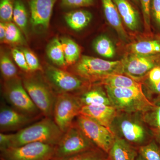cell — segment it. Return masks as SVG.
Here are the masks:
<instances>
[{
	"mask_svg": "<svg viewBox=\"0 0 160 160\" xmlns=\"http://www.w3.org/2000/svg\"><path fill=\"white\" fill-rule=\"evenodd\" d=\"M132 1L136 4H138L140 2L139 0H132Z\"/></svg>",
	"mask_w": 160,
	"mask_h": 160,
	"instance_id": "43",
	"label": "cell"
},
{
	"mask_svg": "<svg viewBox=\"0 0 160 160\" xmlns=\"http://www.w3.org/2000/svg\"><path fill=\"white\" fill-rule=\"evenodd\" d=\"M121 18L132 31L137 30L139 26L138 12L128 0H113Z\"/></svg>",
	"mask_w": 160,
	"mask_h": 160,
	"instance_id": "20",
	"label": "cell"
},
{
	"mask_svg": "<svg viewBox=\"0 0 160 160\" xmlns=\"http://www.w3.org/2000/svg\"><path fill=\"white\" fill-rule=\"evenodd\" d=\"M0 69L4 81L12 79L18 77L17 68L6 52H1Z\"/></svg>",
	"mask_w": 160,
	"mask_h": 160,
	"instance_id": "29",
	"label": "cell"
},
{
	"mask_svg": "<svg viewBox=\"0 0 160 160\" xmlns=\"http://www.w3.org/2000/svg\"><path fill=\"white\" fill-rule=\"evenodd\" d=\"M145 79L146 81H143L142 83L144 82L146 83V88L156 86L160 82V66H156L152 68Z\"/></svg>",
	"mask_w": 160,
	"mask_h": 160,
	"instance_id": "37",
	"label": "cell"
},
{
	"mask_svg": "<svg viewBox=\"0 0 160 160\" xmlns=\"http://www.w3.org/2000/svg\"><path fill=\"white\" fill-rule=\"evenodd\" d=\"M92 14L86 9H76L65 11L64 19L69 28L75 31L82 30L91 22Z\"/></svg>",
	"mask_w": 160,
	"mask_h": 160,
	"instance_id": "19",
	"label": "cell"
},
{
	"mask_svg": "<svg viewBox=\"0 0 160 160\" xmlns=\"http://www.w3.org/2000/svg\"><path fill=\"white\" fill-rule=\"evenodd\" d=\"M104 15L108 22L115 30L120 38L127 41L128 36L123 27L122 19L113 0H101Z\"/></svg>",
	"mask_w": 160,
	"mask_h": 160,
	"instance_id": "17",
	"label": "cell"
},
{
	"mask_svg": "<svg viewBox=\"0 0 160 160\" xmlns=\"http://www.w3.org/2000/svg\"><path fill=\"white\" fill-rule=\"evenodd\" d=\"M30 12L27 0H15L13 21L20 29L26 33Z\"/></svg>",
	"mask_w": 160,
	"mask_h": 160,
	"instance_id": "23",
	"label": "cell"
},
{
	"mask_svg": "<svg viewBox=\"0 0 160 160\" xmlns=\"http://www.w3.org/2000/svg\"><path fill=\"white\" fill-rule=\"evenodd\" d=\"M46 53L52 62L59 67L67 66L61 40L54 38L50 41L46 48Z\"/></svg>",
	"mask_w": 160,
	"mask_h": 160,
	"instance_id": "25",
	"label": "cell"
},
{
	"mask_svg": "<svg viewBox=\"0 0 160 160\" xmlns=\"http://www.w3.org/2000/svg\"><path fill=\"white\" fill-rule=\"evenodd\" d=\"M104 87L112 106L118 111L144 112L155 105L146 97L143 89Z\"/></svg>",
	"mask_w": 160,
	"mask_h": 160,
	"instance_id": "4",
	"label": "cell"
},
{
	"mask_svg": "<svg viewBox=\"0 0 160 160\" xmlns=\"http://www.w3.org/2000/svg\"><path fill=\"white\" fill-rule=\"evenodd\" d=\"M6 33V23L1 22L0 23V40L1 42H5Z\"/></svg>",
	"mask_w": 160,
	"mask_h": 160,
	"instance_id": "41",
	"label": "cell"
},
{
	"mask_svg": "<svg viewBox=\"0 0 160 160\" xmlns=\"http://www.w3.org/2000/svg\"><path fill=\"white\" fill-rule=\"evenodd\" d=\"M74 122L98 147L108 153L115 140L111 130L94 120L82 114Z\"/></svg>",
	"mask_w": 160,
	"mask_h": 160,
	"instance_id": "11",
	"label": "cell"
},
{
	"mask_svg": "<svg viewBox=\"0 0 160 160\" xmlns=\"http://www.w3.org/2000/svg\"><path fill=\"white\" fill-rule=\"evenodd\" d=\"M108 154L98 147L66 157L53 160H107Z\"/></svg>",
	"mask_w": 160,
	"mask_h": 160,
	"instance_id": "27",
	"label": "cell"
},
{
	"mask_svg": "<svg viewBox=\"0 0 160 160\" xmlns=\"http://www.w3.org/2000/svg\"><path fill=\"white\" fill-rule=\"evenodd\" d=\"M72 73L91 85L99 84L109 76L123 74L122 63L83 55L75 64Z\"/></svg>",
	"mask_w": 160,
	"mask_h": 160,
	"instance_id": "3",
	"label": "cell"
},
{
	"mask_svg": "<svg viewBox=\"0 0 160 160\" xmlns=\"http://www.w3.org/2000/svg\"><path fill=\"white\" fill-rule=\"evenodd\" d=\"M136 160H146V159L142 155L140 154L139 153H138V155L136 159Z\"/></svg>",
	"mask_w": 160,
	"mask_h": 160,
	"instance_id": "42",
	"label": "cell"
},
{
	"mask_svg": "<svg viewBox=\"0 0 160 160\" xmlns=\"http://www.w3.org/2000/svg\"><path fill=\"white\" fill-rule=\"evenodd\" d=\"M45 74L57 95L64 93L78 95L91 85L72 72L53 66H47Z\"/></svg>",
	"mask_w": 160,
	"mask_h": 160,
	"instance_id": "7",
	"label": "cell"
},
{
	"mask_svg": "<svg viewBox=\"0 0 160 160\" xmlns=\"http://www.w3.org/2000/svg\"><path fill=\"white\" fill-rule=\"evenodd\" d=\"M93 48L98 54L104 57L111 58L115 54V48L113 43L106 36L98 38L93 43Z\"/></svg>",
	"mask_w": 160,
	"mask_h": 160,
	"instance_id": "28",
	"label": "cell"
},
{
	"mask_svg": "<svg viewBox=\"0 0 160 160\" xmlns=\"http://www.w3.org/2000/svg\"><path fill=\"white\" fill-rule=\"evenodd\" d=\"M15 0H0L1 22L8 23L13 20Z\"/></svg>",
	"mask_w": 160,
	"mask_h": 160,
	"instance_id": "33",
	"label": "cell"
},
{
	"mask_svg": "<svg viewBox=\"0 0 160 160\" xmlns=\"http://www.w3.org/2000/svg\"><path fill=\"white\" fill-rule=\"evenodd\" d=\"M122 61L123 74L142 83L152 68L160 66V54L144 56L132 53Z\"/></svg>",
	"mask_w": 160,
	"mask_h": 160,
	"instance_id": "12",
	"label": "cell"
},
{
	"mask_svg": "<svg viewBox=\"0 0 160 160\" xmlns=\"http://www.w3.org/2000/svg\"><path fill=\"white\" fill-rule=\"evenodd\" d=\"M64 133L53 118L45 117L15 133H12L9 147L36 142L56 146Z\"/></svg>",
	"mask_w": 160,
	"mask_h": 160,
	"instance_id": "2",
	"label": "cell"
},
{
	"mask_svg": "<svg viewBox=\"0 0 160 160\" xmlns=\"http://www.w3.org/2000/svg\"><path fill=\"white\" fill-rule=\"evenodd\" d=\"M1 160H5L3 159H2V158H1Z\"/></svg>",
	"mask_w": 160,
	"mask_h": 160,
	"instance_id": "44",
	"label": "cell"
},
{
	"mask_svg": "<svg viewBox=\"0 0 160 160\" xmlns=\"http://www.w3.org/2000/svg\"><path fill=\"white\" fill-rule=\"evenodd\" d=\"M152 0H139L142 12L144 26L147 34L151 35L152 34L151 27V13L150 6Z\"/></svg>",
	"mask_w": 160,
	"mask_h": 160,
	"instance_id": "34",
	"label": "cell"
},
{
	"mask_svg": "<svg viewBox=\"0 0 160 160\" xmlns=\"http://www.w3.org/2000/svg\"><path fill=\"white\" fill-rule=\"evenodd\" d=\"M138 150L146 160H160V146L154 140Z\"/></svg>",
	"mask_w": 160,
	"mask_h": 160,
	"instance_id": "32",
	"label": "cell"
},
{
	"mask_svg": "<svg viewBox=\"0 0 160 160\" xmlns=\"http://www.w3.org/2000/svg\"><path fill=\"white\" fill-rule=\"evenodd\" d=\"M2 92L9 106L17 110L31 116L42 115L32 101L23 86L22 80L19 77L5 81Z\"/></svg>",
	"mask_w": 160,
	"mask_h": 160,
	"instance_id": "6",
	"label": "cell"
},
{
	"mask_svg": "<svg viewBox=\"0 0 160 160\" xmlns=\"http://www.w3.org/2000/svg\"><path fill=\"white\" fill-rule=\"evenodd\" d=\"M58 0H27L32 28L45 31L49 27L53 9Z\"/></svg>",
	"mask_w": 160,
	"mask_h": 160,
	"instance_id": "13",
	"label": "cell"
},
{
	"mask_svg": "<svg viewBox=\"0 0 160 160\" xmlns=\"http://www.w3.org/2000/svg\"><path fill=\"white\" fill-rule=\"evenodd\" d=\"M83 106L77 95L60 93L57 95L52 118L63 132L72 125L80 114Z\"/></svg>",
	"mask_w": 160,
	"mask_h": 160,
	"instance_id": "9",
	"label": "cell"
},
{
	"mask_svg": "<svg viewBox=\"0 0 160 160\" xmlns=\"http://www.w3.org/2000/svg\"><path fill=\"white\" fill-rule=\"evenodd\" d=\"M26 57L27 65L29 67L30 72L38 71H42V69L40 65L39 61L34 53L29 49L24 48L22 49Z\"/></svg>",
	"mask_w": 160,
	"mask_h": 160,
	"instance_id": "35",
	"label": "cell"
},
{
	"mask_svg": "<svg viewBox=\"0 0 160 160\" xmlns=\"http://www.w3.org/2000/svg\"><path fill=\"white\" fill-rule=\"evenodd\" d=\"M61 42L67 66L76 64L80 58L81 49L79 46L74 41L69 38H63Z\"/></svg>",
	"mask_w": 160,
	"mask_h": 160,
	"instance_id": "26",
	"label": "cell"
},
{
	"mask_svg": "<svg viewBox=\"0 0 160 160\" xmlns=\"http://www.w3.org/2000/svg\"><path fill=\"white\" fill-rule=\"evenodd\" d=\"M155 104L152 109L143 112V116L153 140L160 146V101Z\"/></svg>",
	"mask_w": 160,
	"mask_h": 160,
	"instance_id": "22",
	"label": "cell"
},
{
	"mask_svg": "<svg viewBox=\"0 0 160 160\" xmlns=\"http://www.w3.org/2000/svg\"><path fill=\"white\" fill-rule=\"evenodd\" d=\"M57 3L63 11L89 7L93 6L94 0H58Z\"/></svg>",
	"mask_w": 160,
	"mask_h": 160,
	"instance_id": "31",
	"label": "cell"
},
{
	"mask_svg": "<svg viewBox=\"0 0 160 160\" xmlns=\"http://www.w3.org/2000/svg\"><path fill=\"white\" fill-rule=\"evenodd\" d=\"M110 129L115 138L125 140L138 149L153 140L143 112L118 111Z\"/></svg>",
	"mask_w": 160,
	"mask_h": 160,
	"instance_id": "1",
	"label": "cell"
},
{
	"mask_svg": "<svg viewBox=\"0 0 160 160\" xmlns=\"http://www.w3.org/2000/svg\"><path fill=\"white\" fill-rule=\"evenodd\" d=\"M55 146L36 142L1 151V158L5 160H53Z\"/></svg>",
	"mask_w": 160,
	"mask_h": 160,
	"instance_id": "10",
	"label": "cell"
},
{
	"mask_svg": "<svg viewBox=\"0 0 160 160\" xmlns=\"http://www.w3.org/2000/svg\"><path fill=\"white\" fill-rule=\"evenodd\" d=\"M6 33L5 42L17 45L23 43L24 39L20 29L12 22L6 23Z\"/></svg>",
	"mask_w": 160,
	"mask_h": 160,
	"instance_id": "30",
	"label": "cell"
},
{
	"mask_svg": "<svg viewBox=\"0 0 160 160\" xmlns=\"http://www.w3.org/2000/svg\"><path fill=\"white\" fill-rule=\"evenodd\" d=\"M97 147L74 122L56 146L55 158L70 156Z\"/></svg>",
	"mask_w": 160,
	"mask_h": 160,
	"instance_id": "8",
	"label": "cell"
},
{
	"mask_svg": "<svg viewBox=\"0 0 160 160\" xmlns=\"http://www.w3.org/2000/svg\"><path fill=\"white\" fill-rule=\"evenodd\" d=\"M144 92L152 102L155 103L160 101V82L154 87L146 88Z\"/></svg>",
	"mask_w": 160,
	"mask_h": 160,
	"instance_id": "39",
	"label": "cell"
},
{
	"mask_svg": "<svg viewBox=\"0 0 160 160\" xmlns=\"http://www.w3.org/2000/svg\"><path fill=\"white\" fill-rule=\"evenodd\" d=\"M117 112V110L112 106L90 105L83 106L80 114L91 118L110 129V126Z\"/></svg>",
	"mask_w": 160,
	"mask_h": 160,
	"instance_id": "15",
	"label": "cell"
},
{
	"mask_svg": "<svg viewBox=\"0 0 160 160\" xmlns=\"http://www.w3.org/2000/svg\"><path fill=\"white\" fill-rule=\"evenodd\" d=\"M23 86L32 101L45 117L52 118L57 94L39 77L27 76L22 80Z\"/></svg>",
	"mask_w": 160,
	"mask_h": 160,
	"instance_id": "5",
	"label": "cell"
},
{
	"mask_svg": "<svg viewBox=\"0 0 160 160\" xmlns=\"http://www.w3.org/2000/svg\"><path fill=\"white\" fill-rule=\"evenodd\" d=\"M102 85L93 84L77 95L83 106L105 105L112 106L105 87Z\"/></svg>",
	"mask_w": 160,
	"mask_h": 160,
	"instance_id": "16",
	"label": "cell"
},
{
	"mask_svg": "<svg viewBox=\"0 0 160 160\" xmlns=\"http://www.w3.org/2000/svg\"><path fill=\"white\" fill-rule=\"evenodd\" d=\"M138 153V149L125 140L115 138L107 160H136Z\"/></svg>",
	"mask_w": 160,
	"mask_h": 160,
	"instance_id": "18",
	"label": "cell"
},
{
	"mask_svg": "<svg viewBox=\"0 0 160 160\" xmlns=\"http://www.w3.org/2000/svg\"><path fill=\"white\" fill-rule=\"evenodd\" d=\"M39 117L25 114L9 105L2 103L0 107V131L6 133L9 131H19Z\"/></svg>",
	"mask_w": 160,
	"mask_h": 160,
	"instance_id": "14",
	"label": "cell"
},
{
	"mask_svg": "<svg viewBox=\"0 0 160 160\" xmlns=\"http://www.w3.org/2000/svg\"><path fill=\"white\" fill-rule=\"evenodd\" d=\"M132 53L144 56L160 54V39L141 41L133 43L130 46Z\"/></svg>",
	"mask_w": 160,
	"mask_h": 160,
	"instance_id": "24",
	"label": "cell"
},
{
	"mask_svg": "<svg viewBox=\"0 0 160 160\" xmlns=\"http://www.w3.org/2000/svg\"><path fill=\"white\" fill-rule=\"evenodd\" d=\"M11 137L12 133L0 132V150L1 151L9 148Z\"/></svg>",
	"mask_w": 160,
	"mask_h": 160,
	"instance_id": "40",
	"label": "cell"
},
{
	"mask_svg": "<svg viewBox=\"0 0 160 160\" xmlns=\"http://www.w3.org/2000/svg\"><path fill=\"white\" fill-rule=\"evenodd\" d=\"M11 53L13 60L20 69L26 73L30 72L25 54L22 50H19L17 48H13L12 49Z\"/></svg>",
	"mask_w": 160,
	"mask_h": 160,
	"instance_id": "36",
	"label": "cell"
},
{
	"mask_svg": "<svg viewBox=\"0 0 160 160\" xmlns=\"http://www.w3.org/2000/svg\"><path fill=\"white\" fill-rule=\"evenodd\" d=\"M150 13L155 26L160 33V0H152Z\"/></svg>",
	"mask_w": 160,
	"mask_h": 160,
	"instance_id": "38",
	"label": "cell"
},
{
	"mask_svg": "<svg viewBox=\"0 0 160 160\" xmlns=\"http://www.w3.org/2000/svg\"><path fill=\"white\" fill-rule=\"evenodd\" d=\"M98 84L112 88L143 89L142 83L124 74H115L109 76Z\"/></svg>",
	"mask_w": 160,
	"mask_h": 160,
	"instance_id": "21",
	"label": "cell"
}]
</instances>
